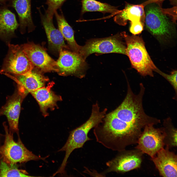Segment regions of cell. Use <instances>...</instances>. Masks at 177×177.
<instances>
[{
  "mask_svg": "<svg viewBox=\"0 0 177 177\" xmlns=\"http://www.w3.org/2000/svg\"><path fill=\"white\" fill-rule=\"evenodd\" d=\"M104 118L102 126L94 128L93 133L97 142L119 152L137 143L143 129L120 119L112 112Z\"/></svg>",
  "mask_w": 177,
  "mask_h": 177,
  "instance_id": "obj_1",
  "label": "cell"
},
{
  "mask_svg": "<svg viewBox=\"0 0 177 177\" xmlns=\"http://www.w3.org/2000/svg\"><path fill=\"white\" fill-rule=\"evenodd\" d=\"M126 96L121 104L112 112L120 119L144 129L146 125H156L161 123L157 118L147 115L143 106L145 88L140 84V91L137 94L133 92L128 82Z\"/></svg>",
  "mask_w": 177,
  "mask_h": 177,
  "instance_id": "obj_2",
  "label": "cell"
},
{
  "mask_svg": "<svg viewBox=\"0 0 177 177\" xmlns=\"http://www.w3.org/2000/svg\"><path fill=\"white\" fill-rule=\"evenodd\" d=\"M107 111L105 108L100 111L98 104L96 103L92 106L91 115L88 119L80 126L70 132L65 144L58 151L65 152L64 158L58 169L59 171H65L68 159L74 150L82 147L86 142L91 140L88 136L89 132L92 128L102 122Z\"/></svg>",
  "mask_w": 177,
  "mask_h": 177,
  "instance_id": "obj_3",
  "label": "cell"
},
{
  "mask_svg": "<svg viewBox=\"0 0 177 177\" xmlns=\"http://www.w3.org/2000/svg\"><path fill=\"white\" fill-rule=\"evenodd\" d=\"M120 34L125 42L126 55L132 67L142 76L153 77V71L158 68L147 51L142 38L136 35H130L124 31Z\"/></svg>",
  "mask_w": 177,
  "mask_h": 177,
  "instance_id": "obj_4",
  "label": "cell"
},
{
  "mask_svg": "<svg viewBox=\"0 0 177 177\" xmlns=\"http://www.w3.org/2000/svg\"><path fill=\"white\" fill-rule=\"evenodd\" d=\"M5 132L4 143L0 146V158L12 164L23 163L31 160H40L44 161L47 157H42L35 155L29 150L22 143L19 134L18 140L15 141L13 133L4 123Z\"/></svg>",
  "mask_w": 177,
  "mask_h": 177,
  "instance_id": "obj_5",
  "label": "cell"
},
{
  "mask_svg": "<svg viewBox=\"0 0 177 177\" xmlns=\"http://www.w3.org/2000/svg\"><path fill=\"white\" fill-rule=\"evenodd\" d=\"M120 33L109 37L88 40L81 46L79 54L85 59L91 54L115 53L126 55V46Z\"/></svg>",
  "mask_w": 177,
  "mask_h": 177,
  "instance_id": "obj_6",
  "label": "cell"
},
{
  "mask_svg": "<svg viewBox=\"0 0 177 177\" xmlns=\"http://www.w3.org/2000/svg\"><path fill=\"white\" fill-rule=\"evenodd\" d=\"M8 45V53L4 59L0 74L22 75L31 72L34 66L21 45L9 43Z\"/></svg>",
  "mask_w": 177,
  "mask_h": 177,
  "instance_id": "obj_7",
  "label": "cell"
},
{
  "mask_svg": "<svg viewBox=\"0 0 177 177\" xmlns=\"http://www.w3.org/2000/svg\"><path fill=\"white\" fill-rule=\"evenodd\" d=\"M163 9L155 6L148 7L145 15L147 29L158 38H169L173 34V27Z\"/></svg>",
  "mask_w": 177,
  "mask_h": 177,
  "instance_id": "obj_8",
  "label": "cell"
},
{
  "mask_svg": "<svg viewBox=\"0 0 177 177\" xmlns=\"http://www.w3.org/2000/svg\"><path fill=\"white\" fill-rule=\"evenodd\" d=\"M149 124L144 128L138 140L135 148L152 158L165 146V134L163 127L156 128Z\"/></svg>",
  "mask_w": 177,
  "mask_h": 177,
  "instance_id": "obj_9",
  "label": "cell"
},
{
  "mask_svg": "<svg viewBox=\"0 0 177 177\" xmlns=\"http://www.w3.org/2000/svg\"><path fill=\"white\" fill-rule=\"evenodd\" d=\"M59 54L56 62L59 75H72L80 78L84 76L88 65L85 59L79 54L64 49Z\"/></svg>",
  "mask_w": 177,
  "mask_h": 177,
  "instance_id": "obj_10",
  "label": "cell"
},
{
  "mask_svg": "<svg viewBox=\"0 0 177 177\" xmlns=\"http://www.w3.org/2000/svg\"><path fill=\"white\" fill-rule=\"evenodd\" d=\"M119 152L116 157L106 163L107 168L104 173H124L140 167L144 154L141 151L135 148Z\"/></svg>",
  "mask_w": 177,
  "mask_h": 177,
  "instance_id": "obj_11",
  "label": "cell"
},
{
  "mask_svg": "<svg viewBox=\"0 0 177 177\" xmlns=\"http://www.w3.org/2000/svg\"><path fill=\"white\" fill-rule=\"evenodd\" d=\"M21 45L34 67L43 73L58 72L56 61L48 54L44 47L32 42H28Z\"/></svg>",
  "mask_w": 177,
  "mask_h": 177,
  "instance_id": "obj_12",
  "label": "cell"
},
{
  "mask_svg": "<svg viewBox=\"0 0 177 177\" xmlns=\"http://www.w3.org/2000/svg\"><path fill=\"white\" fill-rule=\"evenodd\" d=\"M26 95L17 88L13 94L9 97L5 104L0 109V116L5 115L7 119L9 130L19 134V119L22 102Z\"/></svg>",
  "mask_w": 177,
  "mask_h": 177,
  "instance_id": "obj_13",
  "label": "cell"
},
{
  "mask_svg": "<svg viewBox=\"0 0 177 177\" xmlns=\"http://www.w3.org/2000/svg\"><path fill=\"white\" fill-rule=\"evenodd\" d=\"M43 73L39 70L34 67L31 72L23 74L7 73L3 74L14 81L17 83V87L27 95L44 86L48 78Z\"/></svg>",
  "mask_w": 177,
  "mask_h": 177,
  "instance_id": "obj_14",
  "label": "cell"
},
{
  "mask_svg": "<svg viewBox=\"0 0 177 177\" xmlns=\"http://www.w3.org/2000/svg\"><path fill=\"white\" fill-rule=\"evenodd\" d=\"M166 146L159 151L151 159L160 176L165 177L177 176V155Z\"/></svg>",
  "mask_w": 177,
  "mask_h": 177,
  "instance_id": "obj_15",
  "label": "cell"
},
{
  "mask_svg": "<svg viewBox=\"0 0 177 177\" xmlns=\"http://www.w3.org/2000/svg\"><path fill=\"white\" fill-rule=\"evenodd\" d=\"M41 23L46 32L49 47L52 51L57 54L64 49H70L65 44L64 38L59 30L54 26L53 18H49L45 14H43L39 9Z\"/></svg>",
  "mask_w": 177,
  "mask_h": 177,
  "instance_id": "obj_16",
  "label": "cell"
},
{
  "mask_svg": "<svg viewBox=\"0 0 177 177\" xmlns=\"http://www.w3.org/2000/svg\"><path fill=\"white\" fill-rule=\"evenodd\" d=\"M9 5L14 8L18 15L20 31L25 33L27 29L29 32L35 27L32 18L31 0H10Z\"/></svg>",
  "mask_w": 177,
  "mask_h": 177,
  "instance_id": "obj_17",
  "label": "cell"
},
{
  "mask_svg": "<svg viewBox=\"0 0 177 177\" xmlns=\"http://www.w3.org/2000/svg\"><path fill=\"white\" fill-rule=\"evenodd\" d=\"M19 26L14 14L6 5L0 6V38L7 41L15 36V31Z\"/></svg>",
  "mask_w": 177,
  "mask_h": 177,
  "instance_id": "obj_18",
  "label": "cell"
},
{
  "mask_svg": "<svg viewBox=\"0 0 177 177\" xmlns=\"http://www.w3.org/2000/svg\"><path fill=\"white\" fill-rule=\"evenodd\" d=\"M144 7L142 4L134 5L127 3L124 8L116 14L114 20L122 26L125 25L128 20L131 22L141 21L144 24L145 15Z\"/></svg>",
  "mask_w": 177,
  "mask_h": 177,
  "instance_id": "obj_19",
  "label": "cell"
},
{
  "mask_svg": "<svg viewBox=\"0 0 177 177\" xmlns=\"http://www.w3.org/2000/svg\"><path fill=\"white\" fill-rule=\"evenodd\" d=\"M52 85L51 84L46 87H43L30 93L38 102L42 112L45 116L47 114V110L53 109L57 102L61 99L60 96L51 90Z\"/></svg>",
  "mask_w": 177,
  "mask_h": 177,
  "instance_id": "obj_20",
  "label": "cell"
},
{
  "mask_svg": "<svg viewBox=\"0 0 177 177\" xmlns=\"http://www.w3.org/2000/svg\"><path fill=\"white\" fill-rule=\"evenodd\" d=\"M57 21L59 30L68 44L71 51L79 54L81 46L78 45L74 38V33L72 27L69 24L63 15L59 14L56 11L54 14Z\"/></svg>",
  "mask_w": 177,
  "mask_h": 177,
  "instance_id": "obj_21",
  "label": "cell"
},
{
  "mask_svg": "<svg viewBox=\"0 0 177 177\" xmlns=\"http://www.w3.org/2000/svg\"><path fill=\"white\" fill-rule=\"evenodd\" d=\"M82 7L81 15L89 12H99L105 14L111 13L115 15L120 11L118 7L108 4L101 2L95 0H81Z\"/></svg>",
  "mask_w": 177,
  "mask_h": 177,
  "instance_id": "obj_22",
  "label": "cell"
},
{
  "mask_svg": "<svg viewBox=\"0 0 177 177\" xmlns=\"http://www.w3.org/2000/svg\"><path fill=\"white\" fill-rule=\"evenodd\" d=\"M26 171L19 168L17 164L8 163L0 158V177H31Z\"/></svg>",
  "mask_w": 177,
  "mask_h": 177,
  "instance_id": "obj_23",
  "label": "cell"
},
{
  "mask_svg": "<svg viewBox=\"0 0 177 177\" xmlns=\"http://www.w3.org/2000/svg\"><path fill=\"white\" fill-rule=\"evenodd\" d=\"M163 125L165 134V145L169 148L177 147V130L173 126L171 119L168 118L164 120Z\"/></svg>",
  "mask_w": 177,
  "mask_h": 177,
  "instance_id": "obj_24",
  "label": "cell"
},
{
  "mask_svg": "<svg viewBox=\"0 0 177 177\" xmlns=\"http://www.w3.org/2000/svg\"><path fill=\"white\" fill-rule=\"evenodd\" d=\"M66 0H47L48 6L45 13L48 17L53 18L55 12L60 8Z\"/></svg>",
  "mask_w": 177,
  "mask_h": 177,
  "instance_id": "obj_25",
  "label": "cell"
},
{
  "mask_svg": "<svg viewBox=\"0 0 177 177\" xmlns=\"http://www.w3.org/2000/svg\"><path fill=\"white\" fill-rule=\"evenodd\" d=\"M164 77L168 81L173 87L177 95V70L172 71L170 74L165 73L158 69L155 71Z\"/></svg>",
  "mask_w": 177,
  "mask_h": 177,
  "instance_id": "obj_26",
  "label": "cell"
},
{
  "mask_svg": "<svg viewBox=\"0 0 177 177\" xmlns=\"http://www.w3.org/2000/svg\"><path fill=\"white\" fill-rule=\"evenodd\" d=\"M144 24L139 20L131 22L130 32L134 35L140 34L143 30Z\"/></svg>",
  "mask_w": 177,
  "mask_h": 177,
  "instance_id": "obj_27",
  "label": "cell"
},
{
  "mask_svg": "<svg viewBox=\"0 0 177 177\" xmlns=\"http://www.w3.org/2000/svg\"><path fill=\"white\" fill-rule=\"evenodd\" d=\"M164 0H148L142 3V4L145 6L149 4L155 3L157 4L161 7L162 3Z\"/></svg>",
  "mask_w": 177,
  "mask_h": 177,
  "instance_id": "obj_28",
  "label": "cell"
},
{
  "mask_svg": "<svg viewBox=\"0 0 177 177\" xmlns=\"http://www.w3.org/2000/svg\"><path fill=\"white\" fill-rule=\"evenodd\" d=\"M7 0H0V3L5 4Z\"/></svg>",
  "mask_w": 177,
  "mask_h": 177,
  "instance_id": "obj_29",
  "label": "cell"
},
{
  "mask_svg": "<svg viewBox=\"0 0 177 177\" xmlns=\"http://www.w3.org/2000/svg\"></svg>",
  "mask_w": 177,
  "mask_h": 177,
  "instance_id": "obj_30",
  "label": "cell"
}]
</instances>
